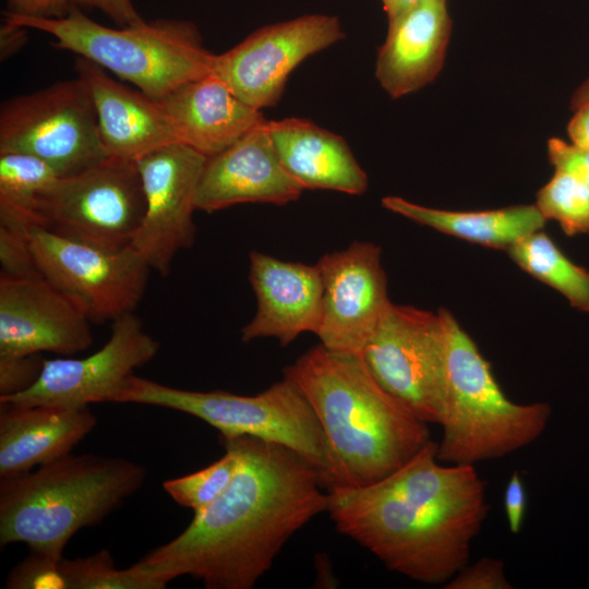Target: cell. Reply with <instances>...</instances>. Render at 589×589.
Returning a JSON list of instances; mask_svg holds the SVG:
<instances>
[{
	"label": "cell",
	"instance_id": "8d00e7d4",
	"mask_svg": "<svg viewBox=\"0 0 589 589\" xmlns=\"http://www.w3.org/2000/svg\"><path fill=\"white\" fill-rule=\"evenodd\" d=\"M71 3L76 7L98 9L120 27L135 25L143 21L132 0H71Z\"/></svg>",
	"mask_w": 589,
	"mask_h": 589
},
{
	"label": "cell",
	"instance_id": "30bf717a",
	"mask_svg": "<svg viewBox=\"0 0 589 589\" xmlns=\"http://www.w3.org/2000/svg\"><path fill=\"white\" fill-rule=\"evenodd\" d=\"M21 152L47 161L60 177L80 172L108 155L94 104L79 79L15 96L0 107V153Z\"/></svg>",
	"mask_w": 589,
	"mask_h": 589
},
{
	"label": "cell",
	"instance_id": "d6a6232c",
	"mask_svg": "<svg viewBox=\"0 0 589 589\" xmlns=\"http://www.w3.org/2000/svg\"><path fill=\"white\" fill-rule=\"evenodd\" d=\"M44 358L38 354L0 356V397L29 388L38 378Z\"/></svg>",
	"mask_w": 589,
	"mask_h": 589
},
{
	"label": "cell",
	"instance_id": "d6986e66",
	"mask_svg": "<svg viewBox=\"0 0 589 589\" xmlns=\"http://www.w3.org/2000/svg\"><path fill=\"white\" fill-rule=\"evenodd\" d=\"M452 25L446 0H426L388 19L375 77L392 98L418 92L435 80L444 64Z\"/></svg>",
	"mask_w": 589,
	"mask_h": 589
},
{
	"label": "cell",
	"instance_id": "9c48e42d",
	"mask_svg": "<svg viewBox=\"0 0 589 589\" xmlns=\"http://www.w3.org/2000/svg\"><path fill=\"white\" fill-rule=\"evenodd\" d=\"M43 277L75 303L92 323L134 312L151 267L132 247L107 248L60 235L37 221L27 225Z\"/></svg>",
	"mask_w": 589,
	"mask_h": 589
},
{
	"label": "cell",
	"instance_id": "4fadbf2b",
	"mask_svg": "<svg viewBox=\"0 0 589 589\" xmlns=\"http://www.w3.org/2000/svg\"><path fill=\"white\" fill-rule=\"evenodd\" d=\"M159 347L134 312L124 314L112 322L99 350L84 358L44 359L36 382L22 393L0 397V402L71 408L117 402L134 370L154 359Z\"/></svg>",
	"mask_w": 589,
	"mask_h": 589
},
{
	"label": "cell",
	"instance_id": "f546056e",
	"mask_svg": "<svg viewBox=\"0 0 589 589\" xmlns=\"http://www.w3.org/2000/svg\"><path fill=\"white\" fill-rule=\"evenodd\" d=\"M28 223L0 217L1 276L27 278L40 275L27 235Z\"/></svg>",
	"mask_w": 589,
	"mask_h": 589
},
{
	"label": "cell",
	"instance_id": "2e32d148",
	"mask_svg": "<svg viewBox=\"0 0 589 589\" xmlns=\"http://www.w3.org/2000/svg\"><path fill=\"white\" fill-rule=\"evenodd\" d=\"M91 321L41 275H0V356H72L93 342Z\"/></svg>",
	"mask_w": 589,
	"mask_h": 589
},
{
	"label": "cell",
	"instance_id": "603a6c76",
	"mask_svg": "<svg viewBox=\"0 0 589 589\" xmlns=\"http://www.w3.org/2000/svg\"><path fill=\"white\" fill-rule=\"evenodd\" d=\"M266 128L283 167L303 190L366 191L368 176L340 135L296 117L267 120Z\"/></svg>",
	"mask_w": 589,
	"mask_h": 589
},
{
	"label": "cell",
	"instance_id": "ac0fdd59",
	"mask_svg": "<svg viewBox=\"0 0 589 589\" xmlns=\"http://www.w3.org/2000/svg\"><path fill=\"white\" fill-rule=\"evenodd\" d=\"M249 281L256 312L241 329V340L275 337L281 346L301 333L316 334L322 317L323 284L315 265L287 262L259 251L249 254Z\"/></svg>",
	"mask_w": 589,
	"mask_h": 589
},
{
	"label": "cell",
	"instance_id": "836d02e7",
	"mask_svg": "<svg viewBox=\"0 0 589 589\" xmlns=\"http://www.w3.org/2000/svg\"><path fill=\"white\" fill-rule=\"evenodd\" d=\"M548 157L555 170L564 171L589 188V151L552 137L548 142Z\"/></svg>",
	"mask_w": 589,
	"mask_h": 589
},
{
	"label": "cell",
	"instance_id": "83f0119b",
	"mask_svg": "<svg viewBox=\"0 0 589 589\" xmlns=\"http://www.w3.org/2000/svg\"><path fill=\"white\" fill-rule=\"evenodd\" d=\"M536 205L566 236L589 235V188L569 173L555 170L538 191Z\"/></svg>",
	"mask_w": 589,
	"mask_h": 589
},
{
	"label": "cell",
	"instance_id": "8992f818",
	"mask_svg": "<svg viewBox=\"0 0 589 589\" xmlns=\"http://www.w3.org/2000/svg\"><path fill=\"white\" fill-rule=\"evenodd\" d=\"M440 311L446 332L447 394L438 460L474 466L533 443L550 421L551 406L508 399L473 339L449 311Z\"/></svg>",
	"mask_w": 589,
	"mask_h": 589
},
{
	"label": "cell",
	"instance_id": "44dd1931",
	"mask_svg": "<svg viewBox=\"0 0 589 589\" xmlns=\"http://www.w3.org/2000/svg\"><path fill=\"white\" fill-rule=\"evenodd\" d=\"M157 101L177 141L207 158L266 121L262 111L243 103L214 73L191 81Z\"/></svg>",
	"mask_w": 589,
	"mask_h": 589
},
{
	"label": "cell",
	"instance_id": "e575fe53",
	"mask_svg": "<svg viewBox=\"0 0 589 589\" xmlns=\"http://www.w3.org/2000/svg\"><path fill=\"white\" fill-rule=\"evenodd\" d=\"M527 509V492L525 483L517 470H515L504 491V510L508 528L516 534L521 530Z\"/></svg>",
	"mask_w": 589,
	"mask_h": 589
},
{
	"label": "cell",
	"instance_id": "1f68e13d",
	"mask_svg": "<svg viewBox=\"0 0 589 589\" xmlns=\"http://www.w3.org/2000/svg\"><path fill=\"white\" fill-rule=\"evenodd\" d=\"M445 589H512L503 561L483 557L459 569L444 586Z\"/></svg>",
	"mask_w": 589,
	"mask_h": 589
},
{
	"label": "cell",
	"instance_id": "4dcf8cb0",
	"mask_svg": "<svg viewBox=\"0 0 589 589\" xmlns=\"http://www.w3.org/2000/svg\"><path fill=\"white\" fill-rule=\"evenodd\" d=\"M60 560L31 552L29 556L11 569L7 577L5 588L63 589L59 569Z\"/></svg>",
	"mask_w": 589,
	"mask_h": 589
},
{
	"label": "cell",
	"instance_id": "9a60e30c",
	"mask_svg": "<svg viewBox=\"0 0 589 589\" xmlns=\"http://www.w3.org/2000/svg\"><path fill=\"white\" fill-rule=\"evenodd\" d=\"M381 248L356 241L316 263L323 296L316 336L328 349L360 353L392 302Z\"/></svg>",
	"mask_w": 589,
	"mask_h": 589
},
{
	"label": "cell",
	"instance_id": "52a82bcc",
	"mask_svg": "<svg viewBox=\"0 0 589 589\" xmlns=\"http://www.w3.org/2000/svg\"><path fill=\"white\" fill-rule=\"evenodd\" d=\"M117 402L177 410L203 420L220 436H252L281 444L310 462L325 489L339 474L318 419L300 387L285 377L264 392L243 396L225 390L197 392L132 375Z\"/></svg>",
	"mask_w": 589,
	"mask_h": 589
},
{
	"label": "cell",
	"instance_id": "484cf974",
	"mask_svg": "<svg viewBox=\"0 0 589 589\" xmlns=\"http://www.w3.org/2000/svg\"><path fill=\"white\" fill-rule=\"evenodd\" d=\"M59 177L52 166L34 155L0 153V213L38 221V200Z\"/></svg>",
	"mask_w": 589,
	"mask_h": 589
},
{
	"label": "cell",
	"instance_id": "7a4b0ae2",
	"mask_svg": "<svg viewBox=\"0 0 589 589\" xmlns=\"http://www.w3.org/2000/svg\"><path fill=\"white\" fill-rule=\"evenodd\" d=\"M327 497L340 533L388 569L426 585L446 584L468 563L489 509L476 467L442 462L432 440L386 478L333 486Z\"/></svg>",
	"mask_w": 589,
	"mask_h": 589
},
{
	"label": "cell",
	"instance_id": "4316f807",
	"mask_svg": "<svg viewBox=\"0 0 589 589\" xmlns=\"http://www.w3.org/2000/svg\"><path fill=\"white\" fill-rule=\"evenodd\" d=\"M59 569L63 589H164L146 576L136 563L119 569L108 550L73 560L61 558Z\"/></svg>",
	"mask_w": 589,
	"mask_h": 589
},
{
	"label": "cell",
	"instance_id": "7c38bea8",
	"mask_svg": "<svg viewBox=\"0 0 589 589\" xmlns=\"http://www.w3.org/2000/svg\"><path fill=\"white\" fill-rule=\"evenodd\" d=\"M345 38L339 19L313 13L265 25L215 55L213 71L243 103L276 106L291 72L306 58Z\"/></svg>",
	"mask_w": 589,
	"mask_h": 589
},
{
	"label": "cell",
	"instance_id": "ba28073f",
	"mask_svg": "<svg viewBox=\"0 0 589 589\" xmlns=\"http://www.w3.org/2000/svg\"><path fill=\"white\" fill-rule=\"evenodd\" d=\"M359 354L384 390L421 421L440 424L447 394L446 332L440 310L392 303Z\"/></svg>",
	"mask_w": 589,
	"mask_h": 589
},
{
	"label": "cell",
	"instance_id": "cb8c5ba5",
	"mask_svg": "<svg viewBox=\"0 0 589 589\" xmlns=\"http://www.w3.org/2000/svg\"><path fill=\"white\" fill-rule=\"evenodd\" d=\"M382 205L440 232L505 251L527 236L542 230L546 221L536 204L458 212L422 206L399 196H385Z\"/></svg>",
	"mask_w": 589,
	"mask_h": 589
},
{
	"label": "cell",
	"instance_id": "7402d4cb",
	"mask_svg": "<svg viewBox=\"0 0 589 589\" xmlns=\"http://www.w3.org/2000/svg\"><path fill=\"white\" fill-rule=\"evenodd\" d=\"M96 422L88 407L0 402V477L25 473L70 454Z\"/></svg>",
	"mask_w": 589,
	"mask_h": 589
},
{
	"label": "cell",
	"instance_id": "5b68a950",
	"mask_svg": "<svg viewBox=\"0 0 589 589\" xmlns=\"http://www.w3.org/2000/svg\"><path fill=\"white\" fill-rule=\"evenodd\" d=\"M3 19L49 34L55 46L83 57L161 100L182 85L213 71L197 26L185 20L160 19L112 28L72 5L57 19L4 12Z\"/></svg>",
	"mask_w": 589,
	"mask_h": 589
},
{
	"label": "cell",
	"instance_id": "60d3db41",
	"mask_svg": "<svg viewBox=\"0 0 589 589\" xmlns=\"http://www.w3.org/2000/svg\"><path fill=\"white\" fill-rule=\"evenodd\" d=\"M589 101V79L582 83L572 98V108Z\"/></svg>",
	"mask_w": 589,
	"mask_h": 589
},
{
	"label": "cell",
	"instance_id": "f1b7e54d",
	"mask_svg": "<svg viewBox=\"0 0 589 589\" xmlns=\"http://www.w3.org/2000/svg\"><path fill=\"white\" fill-rule=\"evenodd\" d=\"M225 454L209 466L163 483L167 494L179 505L197 512L214 502L231 483L239 465L235 446L220 437Z\"/></svg>",
	"mask_w": 589,
	"mask_h": 589
},
{
	"label": "cell",
	"instance_id": "d590c367",
	"mask_svg": "<svg viewBox=\"0 0 589 589\" xmlns=\"http://www.w3.org/2000/svg\"><path fill=\"white\" fill-rule=\"evenodd\" d=\"M7 12L34 17L57 19L68 14L71 0H5Z\"/></svg>",
	"mask_w": 589,
	"mask_h": 589
},
{
	"label": "cell",
	"instance_id": "d4e9b609",
	"mask_svg": "<svg viewBox=\"0 0 589 589\" xmlns=\"http://www.w3.org/2000/svg\"><path fill=\"white\" fill-rule=\"evenodd\" d=\"M522 271L563 294L569 304L589 313V271L570 261L542 230L507 250Z\"/></svg>",
	"mask_w": 589,
	"mask_h": 589
},
{
	"label": "cell",
	"instance_id": "f35d334b",
	"mask_svg": "<svg viewBox=\"0 0 589 589\" xmlns=\"http://www.w3.org/2000/svg\"><path fill=\"white\" fill-rule=\"evenodd\" d=\"M575 111L568 122L567 133L572 143L589 151V101L573 107Z\"/></svg>",
	"mask_w": 589,
	"mask_h": 589
},
{
	"label": "cell",
	"instance_id": "277c9868",
	"mask_svg": "<svg viewBox=\"0 0 589 589\" xmlns=\"http://www.w3.org/2000/svg\"><path fill=\"white\" fill-rule=\"evenodd\" d=\"M141 465L94 454L72 455L0 481V544L62 558L80 529L99 524L144 484Z\"/></svg>",
	"mask_w": 589,
	"mask_h": 589
},
{
	"label": "cell",
	"instance_id": "ffe728a7",
	"mask_svg": "<svg viewBox=\"0 0 589 589\" xmlns=\"http://www.w3.org/2000/svg\"><path fill=\"white\" fill-rule=\"evenodd\" d=\"M74 70L92 97L108 156L136 161L157 148L179 143L157 100L119 83L83 57L75 58Z\"/></svg>",
	"mask_w": 589,
	"mask_h": 589
},
{
	"label": "cell",
	"instance_id": "74e56055",
	"mask_svg": "<svg viewBox=\"0 0 589 589\" xmlns=\"http://www.w3.org/2000/svg\"><path fill=\"white\" fill-rule=\"evenodd\" d=\"M28 28L5 19L0 27V59L7 60L17 53L27 43Z\"/></svg>",
	"mask_w": 589,
	"mask_h": 589
},
{
	"label": "cell",
	"instance_id": "e0dca14e",
	"mask_svg": "<svg viewBox=\"0 0 589 589\" xmlns=\"http://www.w3.org/2000/svg\"><path fill=\"white\" fill-rule=\"evenodd\" d=\"M266 122L206 159L196 209L213 213L243 203L285 205L300 197L304 190L283 167Z\"/></svg>",
	"mask_w": 589,
	"mask_h": 589
},
{
	"label": "cell",
	"instance_id": "ab89813d",
	"mask_svg": "<svg viewBox=\"0 0 589 589\" xmlns=\"http://www.w3.org/2000/svg\"><path fill=\"white\" fill-rule=\"evenodd\" d=\"M426 0H381L387 20Z\"/></svg>",
	"mask_w": 589,
	"mask_h": 589
},
{
	"label": "cell",
	"instance_id": "6da1fadb",
	"mask_svg": "<svg viewBox=\"0 0 589 589\" xmlns=\"http://www.w3.org/2000/svg\"><path fill=\"white\" fill-rule=\"evenodd\" d=\"M220 437L239 455L229 486L194 512L180 534L136 563L165 587L191 576L207 589H251L286 542L327 510L321 476L299 454L252 436Z\"/></svg>",
	"mask_w": 589,
	"mask_h": 589
},
{
	"label": "cell",
	"instance_id": "8fae6325",
	"mask_svg": "<svg viewBox=\"0 0 589 589\" xmlns=\"http://www.w3.org/2000/svg\"><path fill=\"white\" fill-rule=\"evenodd\" d=\"M43 226L88 243L131 244L145 214L136 163L107 156L70 176L59 177L37 203Z\"/></svg>",
	"mask_w": 589,
	"mask_h": 589
},
{
	"label": "cell",
	"instance_id": "3957f363",
	"mask_svg": "<svg viewBox=\"0 0 589 589\" xmlns=\"http://www.w3.org/2000/svg\"><path fill=\"white\" fill-rule=\"evenodd\" d=\"M323 429L339 485L360 488L392 474L431 441L428 423L384 390L359 353L309 349L284 369Z\"/></svg>",
	"mask_w": 589,
	"mask_h": 589
},
{
	"label": "cell",
	"instance_id": "5bb4252c",
	"mask_svg": "<svg viewBox=\"0 0 589 589\" xmlns=\"http://www.w3.org/2000/svg\"><path fill=\"white\" fill-rule=\"evenodd\" d=\"M206 159L188 145L172 143L135 161L145 214L131 244L160 276H167L175 256L194 242L193 212Z\"/></svg>",
	"mask_w": 589,
	"mask_h": 589
}]
</instances>
